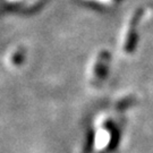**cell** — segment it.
Wrapping results in <instances>:
<instances>
[{"label":"cell","instance_id":"6da1fadb","mask_svg":"<svg viewBox=\"0 0 153 153\" xmlns=\"http://www.w3.org/2000/svg\"><path fill=\"white\" fill-rule=\"evenodd\" d=\"M23 58H24L23 52H21V51L16 52V53L14 55V57H13V62H14V65H19V64L22 62Z\"/></svg>","mask_w":153,"mask_h":153}]
</instances>
